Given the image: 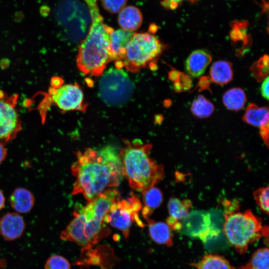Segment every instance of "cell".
Masks as SVG:
<instances>
[{"label": "cell", "instance_id": "cell-1", "mask_svg": "<svg viewBox=\"0 0 269 269\" xmlns=\"http://www.w3.org/2000/svg\"><path fill=\"white\" fill-rule=\"evenodd\" d=\"M71 165L75 177L72 194H81L88 201L105 190L118 186L123 177L120 159L111 146L97 150L87 148L76 153Z\"/></svg>", "mask_w": 269, "mask_h": 269}, {"label": "cell", "instance_id": "cell-2", "mask_svg": "<svg viewBox=\"0 0 269 269\" xmlns=\"http://www.w3.org/2000/svg\"><path fill=\"white\" fill-rule=\"evenodd\" d=\"M119 198V191L111 188L88 201L85 206H77L73 219L61 232L60 239L88 249L107 237L110 230L104 220L111 205Z\"/></svg>", "mask_w": 269, "mask_h": 269}, {"label": "cell", "instance_id": "cell-3", "mask_svg": "<svg viewBox=\"0 0 269 269\" xmlns=\"http://www.w3.org/2000/svg\"><path fill=\"white\" fill-rule=\"evenodd\" d=\"M85 1L89 10L91 22L86 37L78 48L77 66L84 74L98 76L103 73L110 61V36L114 30L104 23L98 0Z\"/></svg>", "mask_w": 269, "mask_h": 269}, {"label": "cell", "instance_id": "cell-4", "mask_svg": "<svg viewBox=\"0 0 269 269\" xmlns=\"http://www.w3.org/2000/svg\"><path fill=\"white\" fill-rule=\"evenodd\" d=\"M123 142L119 156L130 186L140 192L154 187L163 178L164 172L163 166L150 156L152 144L137 139H124Z\"/></svg>", "mask_w": 269, "mask_h": 269}, {"label": "cell", "instance_id": "cell-5", "mask_svg": "<svg viewBox=\"0 0 269 269\" xmlns=\"http://www.w3.org/2000/svg\"><path fill=\"white\" fill-rule=\"evenodd\" d=\"M224 213L223 232L236 251L244 254L249 246L262 237V221L251 210Z\"/></svg>", "mask_w": 269, "mask_h": 269}, {"label": "cell", "instance_id": "cell-6", "mask_svg": "<svg viewBox=\"0 0 269 269\" xmlns=\"http://www.w3.org/2000/svg\"><path fill=\"white\" fill-rule=\"evenodd\" d=\"M102 74L99 83L102 101L113 107L126 104L134 91V85L127 73L122 68L112 67Z\"/></svg>", "mask_w": 269, "mask_h": 269}, {"label": "cell", "instance_id": "cell-7", "mask_svg": "<svg viewBox=\"0 0 269 269\" xmlns=\"http://www.w3.org/2000/svg\"><path fill=\"white\" fill-rule=\"evenodd\" d=\"M162 45L154 35L146 32L134 34L127 49L123 65L135 72L152 62L162 51Z\"/></svg>", "mask_w": 269, "mask_h": 269}, {"label": "cell", "instance_id": "cell-8", "mask_svg": "<svg viewBox=\"0 0 269 269\" xmlns=\"http://www.w3.org/2000/svg\"><path fill=\"white\" fill-rule=\"evenodd\" d=\"M141 208L142 204L139 198L132 193L127 199L120 198L111 205L104 218V222L120 230L127 240L134 222L141 227L143 225L138 216V212Z\"/></svg>", "mask_w": 269, "mask_h": 269}, {"label": "cell", "instance_id": "cell-9", "mask_svg": "<svg viewBox=\"0 0 269 269\" xmlns=\"http://www.w3.org/2000/svg\"><path fill=\"white\" fill-rule=\"evenodd\" d=\"M18 95L8 96L0 90V142L13 140L21 130V122L16 109Z\"/></svg>", "mask_w": 269, "mask_h": 269}, {"label": "cell", "instance_id": "cell-10", "mask_svg": "<svg viewBox=\"0 0 269 269\" xmlns=\"http://www.w3.org/2000/svg\"><path fill=\"white\" fill-rule=\"evenodd\" d=\"M180 222L179 231L182 234L193 239H199L204 243L219 237L212 230L209 211L192 210Z\"/></svg>", "mask_w": 269, "mask_h": 269}, {"label": "cell", "instance_id": "cell-11", "mask_svg": "<svg viewBox=\"0 0 269 269\" xmlns=\"http://www.w3.org/2000/svg\"><path fill=\"white\" fill-rule=\"evenodd\" d=\"M49 94L51 100L62 111H83L85 108L83 92L77 84L52 87Z\"/></svg>", "mask_w": 269, "mask_h": 269}, {"label": "cell", "instance_id": "cell-12", "mask_svg": "<svg viewBox=\"0 0 269 269\" xmlns=\"http://www.w3.org/2000/svg\"><path fill=\"white\" fill-rule=\"evenodd\" d=\"M269 109L250 104L243 117L247 124L260 128L261 137L267 146L269 145Z\"/></svg>", "mask_w": 269, "mask_h": 269}, {"label": "cell", "instance_id": "cell-13", "mask_svg": "<svg viewBox=\"0 0 269 269\" xmlns=\"http://www.w3.org/2000/svg\"><path fill=\"white\" fill-rule=\"evenodd\" d=\"M25 228L23 218L16 213H7L0 219V234L6 241L20 238Z\"/></svg>", "mask_w": 269, "mask_h": 269}, {"label": "cell", "instance_id": "cell-14", "mask_svg": "<svg viewBox=\"0 0 269 269\" xmlns=\"http://www.w3.org/2000/svg\"><path fill=\"white\" fill-rule=\"evenodd\" d=\"M134 33L123 29L114 30L110 34L109 53L110 61H121L126 56L128 44Z\"/></svg>", "mask_w": 269, "mask_h": 269}, {"label": "cell", "instance_id": "cell-15", "mask_svg": "<svg viewBox=\"0 0 269 269\" xmlns=\"http://www.w3.org/2000/svg\"><path fill=\"white\" fill-rule=\"evenodd\" d=\"M191 206L192 202L188 199L181 200L172 198L169 200L167 205L169 216L166 220V224L171 229L180 231V221L187 215Z\"/></svg>", "mask_w": 269, "mask_h": 269}, {"label": "cell", "instance_id": "cell-16", "mask_svg": "<svg viewBox=\"0 0 269 269\" xmlns=\"http://www.w3.org/2000/svg\"><path fill=\"white\" fill-rule=\"evenodd\" d=\"M212 61L210 54L206 50L198 49L192 52L185 62V69L190 75H201Z\"/></svg>", "mask_w": 269, "mask_h": 269}, {"label": "cell", "instance_id": "cell-17", "mask_svg": "<svg viewBox=\"0 0 269 269\" xmlns=\"http://www.w3.org/2000/svg\"><path fill=\"white\" fill-rule=\"evenodd\" d=\"M118 21L122 29L133 32L141 25L142 15L136 6H126L119 12Z\"/></svg>", "mask_w": 269, "mask_h": 269}, {"label": "cell", "instance_id": "cell-18", "mask_svg": "<svg viewBox=\"0 0 269 269\" xmlns=\"http://www.w3.org/2000/svg\"><path fill=\"white\" fill-rule=\"evenodd\" d=\"M9 202L12 208L17 212L26 213L33 208L34 197L28 190L24 188H18L10 195Z\"/></svg>", "mask_w": 269, "mask_h": 269}, {"label": "cell", "instance_id": "cell-19", "mask_svg": "<svg viewBox=\"0 0 269 269\" xmlns=\"http://www.w3.org/2000/svg\"><path fill=\"white\" fill-rule=\"evenodd\" d=\"M150 238L160 245L170 247L172 245V235L170 227L165 223L147 219Z\"/></svg>", "mask_w": 269, "mask_h": 269}, {"label": "cell", "instance_id": "cell-20", "mask_svg": "<svg viewBox=\"0 0 269 269\" xmlns=\"http://www.w3.org/2000/svg\"><path fill=\"white\" fill-rule=\"evenodd\" d=\"M232 64L227 61L215 62L210 68V76L212 82L218 85H224L233 79Z\"/></svg>", "mask_w": 269, "mask_h": 269}, {"label": "cell", "instance_id": "cell-21", "mask_svg": "<svg viewBox=\"0 0 269 269\" xmlns=\"http://www.w3.org/2000/svg\"><path fill=\"white\" fill-rule=\"evenodd\" d=\"M142 193L144 206L141 213L143 217L147 220L153 210L161 205L163 200V196L160 190L154 186Z\"/></svg>", "mask_w": 269, "mask_h": 269}, {"label": "cell", "instance_id": "cell-22", "mask_svg": "<svg viewBox=\"0 0 269 269\" xmlns=\"http://www.w3.org/2000/svg\"><path fill=\"white\" fill-rule=\"evenodd\" d=\"M191 265L196 269H236L222 256L207 254L199 261Z\"/></svg>", "mask_w": 269, "mask_h": 269}, {"label": "cell", "instance_id": "cell-23", "mask_svg": "<svg viewBox=\"0 0 269 269\" xmlns=\"http://www.w3.org/2000/svg\"><path fill=\"white\" fill-rule=\"evenodd\" d=\"M246 96L243 89L233 88L227 91L223 96V102L225 107L232 111H239L245 106Z\"/></svg>", "mask_w": 269, "mask_h": 269}, {"label": "cell", "instance_id": "cell-24", "mask_svg": "<svg viewBox=\"0 0 269 269\" xmlns=\"http://www.w3.org/2000/svg\"><path fill=\"white\" fill-rule=\"evenodd\" d=\"M269 249H260L253 254L245 266L241 267L239 269H269Z\"/></svg>", "mask_w": 269, "mask_h": 269}, {"label": "cell", "instance_id": "cell-25", "mask_svg": "<svg viewBox=\"0 0 269 269\" xmlns=\"http://www.w3.org/2000/svg\"><path fill=\"white\" fill-rule=\"evenodd\" d=\"M213 104L202 95H199L192 102L191 111L195 116L205 118L210 116L214 112Z\"/></svg>", "mask_w": 269, "mask_h": 269}, {"label": "cell", "instance_id": "cell-26", "mask_svg": "<svg viewBox=\"0 0 269 269\" xmlns=\"http://www.w3.org/2000/svg\"><path fill=\"white\" fill-rule=\"evenodd\" d=\"M254 196L260 209L266 214H269V186L261 187L255 190Z\"/></svg>", "mask_w": 269, "mask_h": 269}, {"label": "cell", "instance_id": "cell-27", "mask_svg": "<svg viewBox=\"0 0 269 269\" xmlns=\"http://www.w3.org/2000/svg\"><path fill=\"white\" fill-rule=\"evenodd\" d=\"M254 76L257 79H264L269 72V58L264 55L253 66L252 70Z\"/></svg>", "mask_w": 269, "mask_h": 269}, {"label": "cell", "instance_id": "cell-28", "mask_svg": "<svg viewBox=\"0 0 269 269\" xmlns=\"http://www.w3.org/2000/svg\"><path fill=\"white\" fill-rule=\"evenodd\" d=\"M45 269H70V265L64 257L54 255L46 261Z\"/></svg>", "mask_w": 269, "mask_h": 269}, {"label": "cell", "instance_id": "cell-29", "mask_svg": "<svg viewBox=\"0 0 269 269\" xmlns=\"http://www.w3.org/2000/svg\"><path fill=\"white\" fill-rule=\"evenodd\" d=\"M128 0H102L104 8L111 13L119 12L127 4Z\"/></svg>", "mask_w": 269, "mask_h": 269}, {"label": "cell", "instance_id": "cell-30", "mask_svg": "<svg viewBox=\"0 0 269 269\" xmlns=\"http://www.w3.org/2000/svg\"><path fill=\"white\" fill-rule=\"evenodd\" d=\"M184 0L193 1L195 0H162L161 3L165 8L173 10L177 7L179 3Z\"/></svg>", "mask_w": 269, "mask_h": 269}, {"label": "cell", "instance_id": "cell-31", "mask_svg": "<svg viewBox=\"0 0 269 269\" xmlns=\"http://www.w3.org/2000/svg\"><path fill=\"white\" fill-rule=\"evenodd\" d=\"M269 78L267 77L263 82L261 86V94L263 97L267 100L269 99Z\"/></svg>", "mask_w": 269, "mask_h": 269}, {"label": "cell", "instance_id": "cell-32", "mask_svg": "<svg viewBox=\"0 0 269 269\" xmlns=\"http://www.w3.org/2000/svg\"><path fill=\"white\" fill-rule=\"evenodd\" d=\"M7 155V151L4 144L0 142V163L5 158Z\"/></svg>", "mask_w": 269, "mask_h": 269}, {"label": "cell", "instance_id": "cell-33", "mask_svg": "<svg viewBox=\"0 0 269 269\" xmlns=\"http://www.w3.org/2000/svg\"><path fill=\"white\" fill-rule=\"evenodd\" d=\"M51 84L52 87L57 88L61 86V80L59 78H54L52 79Z\"/></svg>", "mask_w": 269, "mask_h": 269}, {"label": "cell", "instance_id": "cell-34", "mask_svg": "<svg viewBox=\"0 0 269 269\" xmlns=\"http://www.w3.org/2000/svg\"><path fill=\"white\" fill-rule=\"evenodd\" d=\"M5 203V198L2 192L0 189V210H1L4 206Z\"/></svg>", "mask_w": 269, "mask_h": 269}]
</instances>
